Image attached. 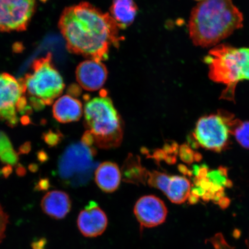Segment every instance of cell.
Instances as JSON below:
<instances>
[{
	"label": "cell",
	"mask_w": 249,
	"mask_h": 249,
	"mask_svg": "<svg viewBox=\"0 0 249 249\" xmlns=\"http://www.w3.org/2000/svg\"><path fill=\"white\" fill-rule=\"evenodd\" d=\"M58 27L68 51L99 61L107 60L111 46L124 39L110 15L87 2L65 8Z\"/></svg>",
	"instance_id": "obj_1"
},
{
	"label": "cell",
	"mask_w": 249,
	"mask_h": 249,
	"mask_svg": "<svg viewBox=\"0 0 249 249\" xmlns=\"http://www.w3.org/2000/svg\"><path fill=\"white\" fill-rule=\"evenodd\" d=\"M243 21L242 14L232 0H204L190 16V38L196 46H215L241 29Z\"/></svg>",
	"instance_id": "obj_2"
},
{
	"label": "cell",
	"mask_w": 249,
	"mask_h": 249,
	"mask_svg": "<svg viewBox=\"0 0 249 249\" xmlns=\"http://www.w3.org/2000/svg\"><path fill=\"white\" fill-rule=\"evenodd\" d=\"M84 114L85 126L91 133L96 147H119L123 139V122L107 91L102 90L98 97L87 98Z\"/></svg>",
	"instance_id": "obj_3"
},
{
	"label": "cell",
	"mask_w": 249,
	"mask_h": 249,
	"mask_svg": "<svg viewBox=\"0 0 249 249\" xmlns=\"http://www.w3.org/2000/svg\"><path fill=\"white\" fill-rule=\"evenodd\" d=\"M213 82L227 86L223 97L231 100L241 81L249 80V48H235L220 44L211 50L204 59Z\"/></svg>",
	"instance_id": "obj_4"
},
{
	"label": "cell",
	"mask_w": 249,
	"mask_h": 249,
	"mask_svg": "<svg viewBox=\"0 0 249 249\" xmlns=\"http://www.w3.org/2000/svg\"><path fill=\"white\" fill-rule=\"evenodd\" d=\"M28 102L36 110L51 105L64 91L63 79L53 62L52 54L36 59L22 79Z\"/></svg>",
	"instance_id": "obj_5"
},
{
	"label": "cell",
	"mask_w": 249,
	"mask_h": 249,
	"mask_svg": "<svg viewBox=\"0 0 249 249\" xmlns=\"http://www.w3.org/2000/svg\"><path fill=\"white\" fill-rule=\"evenodd\" d=\"M95 147L80 142L73 143L65 149L59 158L57 175L64 186L79 188L91 179L96 167Z\"/></svg>",
	"instance_id": "obj_6"
},
{
	"label": "cell",
	"mask_w": 249,
	"mask_h": 249,
	"mask_svg": "<svg viewBox=\"0 0 249 249\" xmlns=\"http://www.w3.org/2000/svg\"><path fill=\"white\" fill-rule=\"evenodd\" d=\"M31 111L21 79H16L7 73H0V120L14 127L18 121V113L28 114Z\"/></svg>",
	"instance_id": "obj_7"
},
{
	"label": "cell",
	"mask_w": 249,
	"mask_h": 249,
	"mask_svg": "<svg viewBox=\"0 0 249 249\" xmlns=\"http://www.w3.org/2000/svg\"><path fill=\"white\" fill-rule=\"evenodd\" d=\"M230 134L225 120L219 113L200 118L194 136L202 148L219 152L228 147Z\"/></svg>",
	"instance_id": "obj_8"
},
{
	"label": "cell",
	"mask_w": 249,
	"mask_h": 249,
	"mask_svg": "<svg viewBox=\"0 0 249 249\" xmlns=\"http://www.w3.org/2000/svg\"><path fill=\"white\" fill-rule=\"evenodd\" d=\"M36 4L37 0H0V32L26 30Z\"/></svg>",
	"instance_id": "obj_9"
},
{
	"label": "cell",
	"mask_w": 249,
	"mask_h": 249,
	"mask_svg": "<svg viewBox=\"0 0 249 249\" xmlns=\"http://www.w3.org/2000/svg\"><path fill=\"white\" fill-rule=\"evenodd\" d=\"M134 213L142 228H152L165 222L168 210L161 199L148 195L143 196L136 202Z\"/></svg>",
	"instance_id": "obj_10"
},
{
	"label": "cell",
	"mask_w": 249,
	"mask_h": 249,
	"mask_svg": "<svg viewBox=\"0 0 249 249\" xmlns=\"http://www.w3.org/2000/svg\"><path fill=\"white\" fill-rule=\"evenodd\" d=\"M108 71L102 61L88 59L78 65L76 80L83 89L95 91L101 89L107 82Z\"/></svg>",
	"instance_id": "obj_11"
},
{
	"label": "cell",
	"mask_w": 249,
	"mask_h": 249,
	"mask_svg": "<svg viewBox=\"0 0 249 249\" xmlns=\"http://www.w3.org/2000/svg\"><path fill=\"white\" fill-rule=\"evenodd\" d=\"M107 224V214L94 201L90 202L77 218L78 228L86 237L94 238L102 235Z\"/></svg>",
	"instance_id": "obj_12"
},
{
	"label": "cell",
	"mask_w": 249,
	"mask_h": 249,
	"mask_svg": "<svg viewBox=\"0 0 249 249\" xmlns=\"http://www.w3.org/2000/svg\"><path fill=\"white\" fill-rule=\"evenodd\" d=\"M40 205L47 215L55 219H62L69 213L71 201L67 193L53 191L43 196Z\"/></svg>",
	"instance_id": "obj_13"
},
{
	"label": "cell",
	"mask_w": 249,
	"mask_h": 249,
	"mask_svg": "<svg viewBox=\"0 0 249 249\" xmlns=\"http://www.w3.org/2000/svg\"><path fill=\"white\" fill-rule=\"evenodd\" d=\"M82 102L69 94L59 98L53 107V114L59 123L66 124L79 121L83 116Z\"/></svg>",
	"instance_id": "obj_14"
},
{
	"label": "cell",
	"mask_w": 249,
	"mask_h": 249,
	"mask_svg": "<svg viewBox=\"0 0 249 249\" xmlns=\"http://www.w3.org/2000/svg\"><path fill=\"white\" fill-rule=\"evenodd\" d=\"M122 178L121 171L116 163L105 161L96 167L95 180L102 191L114 192L118 189Z\"/></svg>",
	"instance_id": "obj_15"
},
{
	"label": "cell",
	"mask_w": 249,
	"mask_h": 249,
	"mask_svg": "<svg viewBox=\"0 0 249 249\" xmlns=\"http://www.w3.org/2000/svg\"><path fill=\"white\" fill-rule=\"evenodd\" d=\"M138 11L134 0H113L109 14L120 29H124L133 23Z\"/></svg>",
	"instance_id": "obj_16"
},
{
	"label": "cell",
	"mask_w": 249,
	"mask_h": 249,
	"mask_svg": "<svg viewBox=\"0 0 249 249\" xmlns=\"http://www.w3.org/2000/svg\"><path fill=\"white\" fill-rule=\"evenodd\" d=\"M124 182L134 185H145L147 182L149 171L141 164L138 156L129 154L124 160L121 171Z\"/></svg>",
	"instance_id": "obj_17"
},
{
	"label": "cell",
	"mask_w": 249,
	"mask_h": 249,
	"mask_svg": "<svg viewBox=\"0 0 249 249\" xmlns=\"http://www.w3.org/2000/svg\"><path fill=\"white\" fill-rule=\"evenodd\" d=\"M191 189V183L185 177L171 176L169 185L164 194L173 203L181 204L188 200Z\"/></svg>",
	"instance_id": "obj_18"
},
{
	"label": "cell",
	"mask_w": 249,
	"mask_h": 249,
	"mask_svg": "<svg viewBox=\"0 0 249 249\" xmlns=\"http://www.w3.org/2000/svg\"><path fill=\"white\" fill-rule=\"evenodd\" d=\"M0 160L8 166H13L18 163V154L8 136L0 130Z\"/></svg>",
	"instance_id": "obj_19"
},
{
	"label": "cell",
	"mask_w": 249,
	"mask_h": 249,
	"mask_svg": "<svg viewBox=\"0 0 249 249\" xmlns=\"http://www.w3.org/2000/svg\"><path fill=\"white\" fill-rule=\"evenodd\" d=\"M230 133L235 136L242 147L249 149V121L242 122L238 119H233L229 124Z\"/></svg>",
	"instance_id": "obj_20"
},
{
	"label": "cell",
	"mask_w": 249,
	"mask_h": 249,
	"mask_svg": "<svg viewBox=\"0 0 249 249\" xmlns=\"http://www.w3.org/2000/svg\"><path fill=\"white\" fill-rule=\"evenodd\" d=\"M171 176L163 173L154 171L148 173L147 183L149 186L156 189H160L164 194L166 192L169 185Z\"/></svg>",
	"instance_id": "obj_21"
},
{
	"label": "cell",
	"mask_w": 249,
	"mask_h": 249,
	"mask_svg": "<svg viewBox=\"0 0 249 249\" xmlns=\"http://www.w3.org/2000/svg\"><path fill=\"white\" fill-rule=\"evenodd\" d=\"M180 159L185 163L191 164L195 160L198 161L201 159V156L192 150L188 145L183 144L179 149Z\"/></svg>",
	"instance_id": "obj_22"
},
{
	"label": "cell",
	"mask_w": 249,
	"mask_h": 249,
	"mask_svg": "<svg viewBox=\"0 0 249 249\" xmlns=\"http://www.w3.org/2000/svg\"><path fill=\"white\" fill-rule=\"evenodd\" d=\"M210 242L214 249H235L227 242L222 233H217L213 237L208 239L205 242Z\"/></svg>",
	"instance_id": "obj_23"
},
{
	"label": "cell",
	"mask_w": 249,
	"mask_h": 249,
	"mask_svg": "<svg viewBox=\"0 0 249 249\" xmlns=\"http://www.w3.org/2000/svg\"><path fill=\"white\" fill-rule=\"evenodd\" d=\"M43 139L45 140L47 144L54 147L60 142L62 139V135L60 132L55 133L52 130H49L43 135Z\"/></svg>",
	"instance_id": "obj_24"
},
{
	"label": "cell",
	"mask_w": 249,
	"mask_h": 249,
	"mask_svg": "<svg viewBox=\"0 0 249 249\" xmlns=\"http://www.w3.org/2000/svg\"><path fill=\"white\" fill-rule=\"evenodd\" d=\"M9 222L8 216L0 205V244L5 238V232Z\"/></svg>",
	"instance_id": "obj_25"
},
{
	"label": "cell",
	"mask_w": 249,
	"mask_h": 249,
	"mask_svg": "<svg viewBox=\"0 0 249 249\" xmlns=\"http://www.w3.org/2000/svg\"><path fill=\"white\" fill-rule=\"evenodd\" d=\"M230 202H231V201H230L229 198L224 197L220 199L217 204H219L220 207L222 208V210H226V208L229 207Z\"/></svg>",
	"instance_id": "obj_26"
},
{
	"label": "cell",
	"mask_w": 249,
	"mask_h": 249,
	"mask_svg": "<svg viewBox=\"0 0 249 249\" xmlns=\"http://www.w3.org/2000/svg\"><path fill=\"white\" fill-rule=\"evenodd\" d=\"M50 187V183L48 180L46 179L40 180L37 185V189L43 191V190H47Z\"/></svg>",
	"instance_id": "obj_27"
},
{
	"label": "cell",
	"mask_w": 249,
	"mask_h": 249,
	"mask_svg": "<svg viewBox=\"0 0 249 249\" xmlns=\"http://www.w3.org/2000/svg\"><path fill=\"white\" fill-rule=\"evenodd\" d=\"M45 239H40V240L33 243V249H45Z\"/></svg>",
	"instance_id": "obj_28"
},
{
	"label": "cell",
	"mask_w": 249,
	"mask_h": 249,
	"mask_svg": "<svg viewBox=\"0 0 249 249\" xmlns=\"http://www.w3.org/2000/svg\"><path fill=\"white\" fill-rule=\"evenodd\" d=\"M31 149V145L30 143H26L20 148V153H28Z\"/></svg>",
	"instance_id": "obj_29"
},
{
	"label": "cell",
	"mask_w": 249,
	"mask_h": 249,
	"mask_svg": "<svg viewBox=\"0 0 249 249\" xmlns=\"http://www.w3.org/2000/svg\"><path fill=\"white\" fill-rule=\"evenodd\" d=\"M199 200V197L194 195L191 194L188 198V201L191 204H195L197 203Z\"/></svg>",
	"instance_id": "obj_30"
},
{
	"label": "cell",
	"mask_w": 249,
	"mask_h": 249,
	"mask_svg": "<svg viewBox=\"0 0 249 249\" xmlns=\"http://www.w3.org/2000/svg\"><path fill=\"white\" fill-rule=\"evenodd\" d=\"M232 235L235 239H239L242 235V231L238 229H235L232 231Z\"/></svg>",
	"instance_id": "obj_31"
},
{
	"label": "cell",
	"mask_w": 249,
	"mask_h": 249,
	"mask_svg": "<svg viewBox=\"0 0 249 249\" xmlns=\"http://www.w3.org/2000/svg\"><path fill=\"white\" fill-rule=\"evenodd\" d=\"M178 168L180 172L185 174V175H191V171L187 169V167L185 166H183V165H180Z\"/></svg>",
	"instance_id": "obj_32"
},
{
	"label": "cell",
	"mask_w": 249,
	"mask_h": 249,
	"mask_svg": "<svg viewBox=\"0 0 249 249\" xmlns=\"http://www.w3.org/2000/svg\"><path fill=\"white\" fill-rule=\"evenodd\" d=\"M246 244H247L248 249H249V235L248 238L247 239V241H246Z\"/></svg>",
	"instance_id": "obj_33"
},
{
	"label": "cell",
	"mask_w": 249,
	"mask_h": 249,
	"mask_svg": "<svg viewBox=\"0 0 249 249\" xmlns=\"http://www.w3.org/2000/svg\"><path fill=\"white\" fill-rule=\"evenodd\" d=\"M196 1H204V0H196Z\"/></svg>",
	"instance_id": "obj_34"
}]
</instances>
